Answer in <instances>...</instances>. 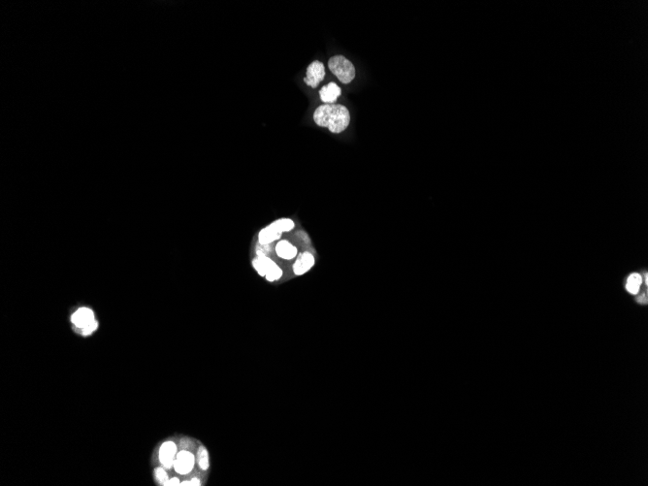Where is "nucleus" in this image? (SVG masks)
Segmentation results:
<instances>
[{
    "label": "nucleus",
    "instance_id": "obj_1",
    "mask_svg": "<svg viewBox=\"0 0 648 486\" xmlns=\"http://www.w3.org/2000/svg\"><path fill=\"white\" fill-rule=\"evenodd\" d=\"M313 120L320 127H327L332 133L345 131L351 122L350 111L339 104H323L316 108Z\"/></svg>",
    "mask_w": 648,
    "mask_h": 486
},
{
    "label": "nucleus",
    "instance_id": "obj_2",
    "mask_svg": "<svg viewBox=\"0 0 648 486\" xmlns=\"http://www.w3.org/2000/svg\"><path fill=\"white\" fill-rule=\"evenodd\" d=\"M328 67L343 84H350L355 78L354 64L343 56L332 57L328 61Z\"/></svg>",
    "mask_w": 648,
    "mask_h": 486
},
{
    "label": "nucleus",
    "instance_id": "obj_3",
    "mask_svg": "<svg viewBox=\"0 0 648 486\" xmlns=\"http://www.w3.org/2000/svg\"><path fill=\"white\" fill-rule=\"evenodd\" d=\"M324 77H325V68H324L323 63L318 60H315L308 66L304 82L312 89H315L322 82Z\"/></svg>",
    "mask_w": 648,
    "mask_h": 486
},
{
    "label": "nucleus",
    "instance_id": "obj_4",
    "mask_svg": "<svg viewBox=\"0 0 648 486\" xmlns=\"http://www.w3.org/2000/svg\"><path fill=\"white\" fill-rule=\"evenodd\" d=\"M194 462L195 460L192 453L187 450H182L178 453L174 462L175 471L180 474H188L193 470Z\"/></svg>",
    "mask_w": 648,
    "mask_h": 486
},
{
    "label": "nucleus",
    "instance_id": "obj_5",
    "mask_svg": "<svg viewBox=\"0 0 648 486\" xmlns=\"http://www.w3.org/2000/svg\"><path fill=\"white\" fill-rule=\"evenodd\" d=\"M177 456V445L173 442H164L159 449V461L165 469H171Z\"/></svg>",
    "mask_w": 648,
    "mask_h": 486
},
{
    "label": "nucleus",
    "instance_id": "obj_6",
    "mask_svg": "<svg viewBox=\"0 0 648 486\" xmlns=\"http://www.w3.org/2000/svg\"><path fill=\"white\" fill-rule=\"evenodd\" d=\"M313 265H314V256L310 252L306 251L300 254L293 265L295 275L297 276L304 275L305 273L309 271Z\"/></svg>",
    "mask_w": 648,
    "mask_h": 486
},
{
    "label": "nucleus",
    "instance_id": "obj_7",
    "mask_svg": "<svg viewBox=\"0 0 648 486\" xmlns=\"http://www.w3.org/2000/svg\"><path fill=\"white\" fill-rule=\"evenodd\" d=\"M71 320L77 328L84 329L91 322H93L95 319L91 309L88 308H81L74 313Z\"/></svg>",
    "mask_w": 648,
    "mask_h": 486
},
{
    "label": "nucleus",
    "instance_id": "obj_8",
    "mask_svg": "<svg viewBox=\"0 0 648 486\" xmlns=\"http://www.w3.org/2000/svg\"><path fill=\"white\" fill-rule=\"evenodd\" d=\"M341 93H342V90L340 89L339 86L335 83H329L327 86H325L319 90L320 99L325 104L335 103L341 95Z\"/></svg>",
    "mask_w": 648,
    "mask_h": 486
},
{
    "label": "nucleus",
    "instance_id": "obj_9",
    "mask_svg": "<svg viewBox=\"0 0 648 486\" xmlns=\"http://www.w3.org/2000/svg\"><path fill=\"white\" fill-rule=\"evenodd\" d=\"M261 262L265 266L266 276L265 278L268 281H275V280H280L282 276V270L280 269L279 266L277 265L272 259H270L268 256H257Z\"/></svg>",
    "mask_w": 648,
    "mask_h": 486
},
{
    "label": "nucleus",
    "instance_id": "obj_10",
    "mask_svg": "<svg viewBox=\"0 0 648 486\" xmlns=\"http://www.w3.org/2000/svg\"><path fill=\"white\" fill-rule=\"evenodd\" d=\"M297 249L288 241H280L276 246V252L282 259L290 260L297 255Z\"/></svg>",
    "mask_w": 648,
    "mask_h": 486
},
{
    "label": "nucleus",
    "instance_id": "obj_11",
    "mask_svg": "<svg viewBox=\"0 0 648 486\" xmlns=\"http://www.w3.org/2000/svg\"><path fill=\"white\" fill-rule=\"evenodd\" d=\"M280 236L281 233L277 230V228L274 226L273 223H271L269 226H267L259 232L258 240L260 244H271L272 242L279 240Z\"/></svg>",
    "mask_w": 648,
    "mask_h": 486
},
{
    "label": "nucleus",
    "instance_id": "obj_12",
    "mask_svg": "<svg viewBox=\"0 0 648 486\" xmlns=\"http://www.w3.org/2000/svg\"><path fill=\"white\" fill-rule=\"evenodd\" d=\"M641 282H642V278L640 277V275L633 274V275H631L629 277V279L627 280L626 288L630 293L635 294V293L638 292V289H639V286L641 285Z\"/></svg>",
    "mask_w": 648,
    "mask_h": 486
},
{
    "label": "nucleus",
    "instance_id": "obj_13",
    "mask_svg": "<svg viewBox=\"0 0 648 486\" xmlns=\"http://www.w3.org/2000/svg\"><path fill=\"white\" fill-rule=\"evenodd\" d=\"M273 224L280 233L289 232V231L293 230L295 227L294 221L290 220V219H280L279 221L273 222Z\"/></svg>",
    "mask_w": 648,
    "mask_h": 486
},
{
    "label": "nucleus",
    "instance_id": "obj_14",
    "mask_svg": "<svg viewBox=\"0 0 648 486\" xmlns=\"http://www.w3.org/2000/svg\"><path fill=\"white\" fill-rule=\"evenodd\" d=\"M197 458H198L199 467L201 469H203V470H207L209 468V454H208V451H207L205 447L201 446L199 448Z\"/></svg>",
    "mask_w": 648,
    "mask_h": 486
},
{
    "label": "nucleus",
    "instance_id": "obj_15",
    "mask_svg": "<svg viewBox=\"0 0 648 486\" xmlns=\"http://www.w3.org/2000/svg\"><path fill=\"white\" fill-rule=\"evenodd\" d=\"M272 251L270 244H258L256 246V254L257 256H267Z\"/></svg>",
    "mask_w": 648,
    "mask_h": 486
},
{
    "label": "nucleus",
    "instance_id": "obj_16",
    "mask_svg": "<svg viewBox=\"0 0 648 486\" xmlns=\"http://www.w3.org/2000/svg\"><path fill=\"white\" fill-rule=\"evenodd\" d=\"M252 265H253L254 269L257 271V273H258L261 277H265V266H264V264L261 262V260H260L258 257H256L255 259H253V261H252Z\"/></svg>",
    "mask_w": 648,
    "mask_h": 486
},
{
    "label": "nucleus",
    "instance_id": "obj_17",
    "mask_svg": "<svg viewBox=\"0 0 648 486\" xmlns=\"http://www.w3.org/2000/svg\"><path fill=\"white\" fill-rule=\"evenodd\" d=\"M155 478H156L158 483L163 484V485L168 481V475H167L166 471H164L161 468H157L155 470Z\"/></svg>",
    "mask_w": 648,
    "mask_h": 486
},
{
    "label": "nucleus",
    "instance_id": "obj_18",
    "mask_svg": "<svg viewBox=\"0 0 648 486\" xmlns=\"http://www.w3.org/2000/svg\"><path fill=\"white\" fill-rule=\"evenodd\" d=\"M97 326H98L97 321H96V320H94L93 322H91V323L88 325L87 327H85L84 329H82V334H83V335H86V336H87V335H89V334H91L93 331H95V329L97 328Z\"/></svg>",
    "mask_w": 648,
    "mask_h": 486
},
{
    "label": "nucleus",
    "instance_id": "obj_19",
    "mask_svg": "<svg viewBox=\"0 0 648 486\" xmlns=\"http://www.w3.org/2000/svg\"><path fill=\"white\" fill-rule=\"evenodd\" d=\"M164 485H169V486L180 485V480H179L178 478H176V477H174V478H172V479H170V480H168V481H167V482H166V483H165Z\"/></svg>",
    "mask_w": 648,
    "mask_h": 486
},
{
    "label": "nucleus",
    "instance_id": "obj_20",
    "mask_svg": "<svg viewBox=\"0 0 648 486\" xmlns=\"http://www.w3.org/2000/svg\"><path fill=\"white\" fill-rule=\"evenodd\" d=\"M192 485H200V484H201V482H200V480H199V479H197V478H192Z\"/></svg>",
    "mask_w": 648,
    "mask_h": 486
}]
</instances>
